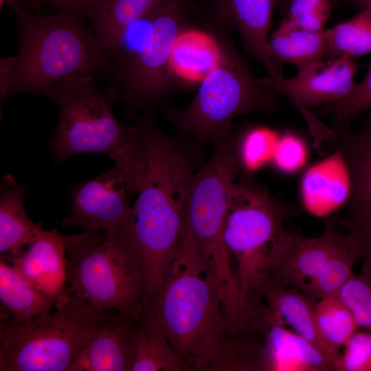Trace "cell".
<instances>
[{"instance_id": "6da1fadb", "label": "cell", "mask_w": 371, "mask_h": 371, "mask_svg": "<svg viewBox=\"0 0 371 371\" xmlns=\"http://www.w3.org/2000/svg\"><path fill=\"white\" fill-rule=\"evenodd\" d=\"M135 125L143 144L144 169L126 225L142 264L146 292L153 295L177 255L189 185L204 161L195 142L163 132L152 111Z\"/></svg>"}, {"instance_id": "7a4b0ae2", "label": "cell", "mask_w": 371, "mask_h": 371, "mask_svg": "<svg viewBox=\"0 0 371 371\" xmlns=\"http://www.w3.org/2000/svg\"><path fill=\"white\" fill-rule=\"evenodd\" d=\"M223 304L220 286L185 221L176 258L148 309L191 370H207L221 339L233 330Z\"/></svg>"}, {"instance_id": "3957f363", "label": "cell", "mask_w": 371, "mask_h": 371, "mask_svg": "<svg viewBox=\"0 0 371 371\" xmlns=\"http://www.w3.org/2000/svg\"><path fill=\"white\" fill-rule=\"evenodd\" d=\"M49 98L60 107V116L49 150L63 162L82 153L109 155L139 188L144 169V152L135 125L120 122L113 112L119 99L110 87L103 90L92 74L66 78Z\"/></svg>"}, {"instance_id": "277c9868", "label": "cell", "mask_w": 371, "mask_h": 371, "mask_svg": "<svg viewBox=\"0 0 371 371\" xmlns=\"http://www.w3.org/2000/svg\"><path fill=\"white\" fill-rule=\"evenodd\" d=\"M19 49L12 95L30 92L49 97L66 78L93 74L98 54L94 32L82 11L65 8L43 15L16 4Z\"/></svg>"}, {"instance_id": "5b68a950", "label": "cell", "mask_w": 371, "mask_h": 371, "mask_svg": "<svg viewBox=\"0 0 371 371\" xmlns=\"http://www.w3.org/2000/svg\"><path fill=\"white\" fill-rule=\"evenodd\" d=\"M240 171L233 135L215 144L210 159L192 178L185 211V221L220 286L224 313L232 324L242 320L243 311L224 233L232 189Z\"/></svg>"}, {"instance_id": "8992f818", "label": "cell", "mask_w": 371, "mask_h": 371, "mask_svg": "<svg viewBox=\"0 0 371 371\" xmlns=\"http://www.w3.org/2000/svg\"><path fill=\"white\" fill-rule=\"evenodd\" d=\"M67 282L91 306L139 320L146 311L142 262L126 225L109 232L85 231L67 253Z\"/></svg>"}, {"instance_id": "52a82bcc", "label": "cell", "mask_w": 371, "mask_h": 371, "mask_svg": "<svg viewBox=\"0 0 371 371\" xmlns=\"http://www.w3.org/2000/svg\"><path fill=\"white\" fill-rule=\"evenodd\" d=\"M117 311L100 310L74 293L54 311L0 324V371H68L80 348Z\"/></svg>"}, {"instance_id": "ba28073f", "label": "cell", "mask_w": 371, "mask_h": 371, "mask_svg": "<svg viewBox=\"0 0 371 371\" xmlns=\"http://www.w3.org/2000/svg\"><path fill=\"white\" fill-rule=\"evenodd\" d=\"M221 44V59L202 78L194 99L182 109L166 112L183 137L215 144L232 136L237 116L276 107V93L266 80L256 78L245 58L225 41Z\"/></svg>"}, {"instance_id": "9c48e42d", "label": "cell", "mask_w": 371, "mask_h": 371, "mask_svg": "<svg viewBox=\"0 0 371 371\" xmlns=\"http://www.w3.org/2000/svg\"><path fill=\"white\" fill-rule=\"evenodd\" d=\"M188 28L183 0H164L154 12L150 32L138 49L101 71L124 100L129 115L152 111L167 99L175 80L172 52Z\"/></svg>"}, {"instance_id": "30bf717a", "label": "cell", "mask_w": 371, "mask_h": 371, "mask_svg": "<svg viewBox=\"0 0 371 371\" xmlns=\"http://www.w3.org/2000/svg\"><path fill=\"white\" fill-rule=\"evenodd\" d=\"M295 212V206L280 202L250 177L244 176L234 186L224 237L238 264L241 306L247 320L246 306L254 284L284 230V222Z\"/></svg>"}, {"instance_id": "8fae6325", "label": "cell", "mask_w": 371, "mask_h": 371, "mask_svg": "<svg viewBox=\"0 0 371 371\" xmlns=\"http://www.w3.org/2000/svg\"><path fill=\"white\" fill-rule=\"evenodd\" d=\"M136 188L118 166L98 177L76 186L69 194L71 212L62 227L79 226L85 231L109 232L126 225L131 198Z\"/></svg>"}, {"instance_id": "7c38bea8", "label": "cell", "mask_w": 371, "mask_h": 371, "mask_svg": "<svg viewBox=\"0 0 371 371\" xmlns=\"http://www.w3.org/2000/svg\"><path fill=\"white\" fill-rule=\"evenodd\" d=\"M358 69L355 59H330L314 69L290 78H282L273 87V91L276 93H284L301 112L319 146L324 142L334 140L337 136L333 130L321 123L308 109L347 98L355 87V76Z\"/></svg>"}, {"instance_id": "4fadbf2b", "label": "cell", "mask_w": 371, "mask_h": 371, "mask_svg": "<svg viewBox=\"0 0 371 371\" xmlns=\"http://www.w3.org/2000/svg\"><path fill=\"white\" fill-rule=\"evenodd\" d=\"M350 240L333 226L315 238L293 236L284 229L267 256L264 274L278 287L300 289Z\"/></svg>"}, {"instance_id": "5bb4252c", "label": "cell", "mask_w": 371, "mask_h": 371, "mask_svg": "<svg viewBox=\"0 0 371 371\" xmlns=\"http://www.w3.org/2000/svg\"><path fill=\"white\" fill-rule=\"evenodd\" d=\"M67 239L66 235L45 230L27 250L5 260L32 286L51 298L55 308L67 303L74 294L72 289L67 286Z\"/></svg>"}, {"instance_id": "9a60e30c", "label": "cell", "mask_w": 371, "mask_h": 371, "mask_svg": "<svg viewBox=\"0 0 371 371\" xmlns=\"http://www.w3.org/2000/svg\"><path fill=\"white\" fill-rule=\"evenodd\" d=\"M137 320L116 311L80 348L68 371H131Z\"/></svg>"}, {"instance_id": "2e32d148", "label": "cell", "mask_w": 371, "mask_h": 371, "mask_svg": "<svg viewBox=\"0 0 371 371\" xmlns=\"http://www.w3.org/2000/svg\"><path fill=\"white\" fill-rule=\"evenodd\" d=\"M250 323L265 339L271 370H333L332 364L320 350L286 329L282 320L265 304L254 311Z\"/></svg>"}, {"instance_id": "e0dca14e", "label": "cell", "mask_w": 371, "mask_h": 371, "mask_svg": "<svg viewBox=\"0 0 371 371\" xmlns=\"http://www.w3.org/2000/svg\"><path fill=\"white\" fill-rule=\"evenodd\" d=\"M251 295L261 298L284 324L290 326L295 333L320 350L332 364L333 370H336L341 354L321 334L317 322L315 303L297 288L274 285L264 273L254 284Z\"/></svg>"}, {"instance_id": "ac0fdd59", "label": "cell", "mask_w": 371, "mask_h": 371, "mask_svg": "<svg viewBox=\"0 0 371 371\" xmlns=\"http://www.w3.org/2000/svg\"><path fill=\"white\" fill-rule=\"evenodd\" d=\"M223 16L234 23L247 52L260 60L269 74L271 85L282 78L266 54L276 0H214Z\"/></svg>"}, {"instance_id": "d6986e66", "label": "cell", "mask_w": 371, "mask_h": 371, "mask_svg": "<svg viewBox=\"0 0 371 371\" xmlns=\"http://www.w3.org/2000/svg\"><path fill=\"white\" fill-rule=\"evenodd\" d=\"M300 191L304 207L317 216H326L348 201L350 179L339 150L306 170Z\"/></svg>"}, {"instance_id": "ffe728a7", "label": "cell", "mask_w": 371, "mask_h": 371, "mask_svg": "<svg viewBox=\"0 0 371 371\" xmlns=\"http://www.w3.org/2000/svg\"><path fill=\"white\" fill-rule=\"evenodd\" d=\"M326 30L315 32L300 28L284 19L269 37L266 54L273 63L291 64L297 74L320 66L326 54Z\"/></svg>"}, {"instance_id": "44dd1931", "label": "cell", "mask_w": 371, "mask_h": 371, "mask_svg": "<svg viewBox=\"0 0 371 371\" xmlns=\"http://www.w3.org/2000/svg\"><path fill=\"white\" fill-rule=\"evenodd\" d=\"M164 0H92L85 10L97 52L109 45L128 25L154 12Z\"/></svg>"}, {"instance_id": "7402d4cb", "label": "cell", "mask_w": 371, "mask_h": 371, "mask_svg": "<svg viewBox=\"0 0 371 371\" xmlns=\"http://www.w3.org/2000/svg\"><path fill=\"white\" fill-rule=\"evenodd\" d=\"M339 150L346 164L350 183L348 209L371 205V120L359 131L350 133L339 127Z\"/></svg>"}, {"instance_id": "603a6c76", "label": "cell", "mask_w": 371, "mask_h": 371, "mask_svg": "<svg viewBox=\"0 0 371 371\" xmlns=\"http://www.w3.org/2000/svg\"><path fill=\"white\" fill-rule=\"evenodd\" d=\"M23 183L3 189L0 197V254L5 260L18 255L45 232L27 216Z\"/></svg>"}, {"instance_id": "cb8c5ba5", "label": "cell", "mask_w": 371, "mask_h": 371, "mask_svg": "<svg viewBox=\"0 0 371 371\" xmlns=\"http://www.w3.org/2000/svg\"><path fill=\"white\" fill-rule=\"evenodd\" d=\"M191 370L172 347L150 309L137 322L135 357L131 371Z\"/></svg>"}, {"instance_id": "d4e9b609", "label": "cell", "mask_w": 371, "mask_h": 371, "mask_svg": "<svg viewBox=\"0 0 371 371\" xmlns=\"http://www.w3.org/2000/svg\"><path fill=\"white\" fill-rule=\"evenodd\" d=\"M0 300L12 314L11 323L25 322L51 310L54 301L27 282L5 260L0 259Z\"/></svg>"}, {"instance_id": "484cf974", "label": "cell", "mask_w": 371, "mask_h": 371, "mask_svg": "<svg viewBox=\"0 0 371 371\" xmlns=\"http://www.w3.org/2000/svg\"><path fill=\"white\" fill-rule=\"evenodd\" d=\"M207 370H271L265 344L251 333L230 330L221 339Z\"/></svg>"}, {"instance_id": "4316f807", "label": "cell", "mask_w": 371, "mask_h": 371, "mask_svg": "<svg viewBox=\"0 0 371 371\" xmlns=\"http://www.w3.org/2000/svg\"><path fill=\"white\" fill-rule=\"evenodd\" d=\"M184 31L172 52L173 69L195 74L203 78L219 63L222 56L221 39L198 32Z\"/></svg>"}, {"instance_id": "83f0119b", "label": "cell", "mask_w": 371, "mask_h": 371, "mask_svg": "<svg viewBox=\"0 0 371 371\" xmlns=\"http://www.w3.org/2000/svg\"><path fill=\"white\" fill-rule=\"evenodd\" d=\"M371 54V12L359 11L352 18L326 30V56L330 59Z\"/></svg>"}, {"instance_id": "f1b7e54d", "label": "cell", "mask_w": 371, "mask_h": 371, "mask_svg": "<svg viewBox=\"0 0 371 371\" xmlns=\"http://www.w3.org/2000/svg\"><path fill=\"white\" fill-rule=\"evenodd\" d=\"M357 260V251L351 238L350 242L333 255L320 271L300 290L314 303L326 297L337 295L352 275V267Z\"/></svg>"}, {"instance_id": "f546056e", "label": "cell", "mask_w": 371, "mask_h": 371, "mask_svg": "<svg viewBox=\"0 0 371 371\" xmlns=\"http://www.w3.org/2000/svg\"><path fill=\"white\" fill-rule=\"evenodd\" d=\"M317 322L325 340L339 350L359 328L347 306L338 295H332L315 302Z\"/></svg>"}, {"instance_id": "4dcf8cb0", "label": "cell", "mask_w": 371, "mask_h": 371, "mask_svg": "<svg viewBox=\"0 0 371 371\" xmlns=\"http://www.w3.org/2000/svg\"><path fill=\"white\" fill-rule=\"evenodd\" d=\"M278 137L263 127L252 128L236 140V150L241 170L251 174L271 161Z\"/></svg>"}, {"instance_id": "1f68e13d", "label": "cell", "mask_w": 371, "mask_h": 371, "mask_svg": "<svg viewBox=\"0 0 371 371\" xmlns=\"http://www.w3.org/2000/svg\"><path fill=\"white\" fill-rule=\"evenodd\" d=\"M337 295L350 310L359 327L371 333V271L353 273Z\"/></svg>"}, {"instance_id": "d6a6232c", "label": "cell", "mask_w": 371, "mask_h": 371, "mask_svg": "<svg viewBox=\"0 0 371 371\" xmlns=\"http://www.w3.org/2000/svg\"><path fill=\"white\" fill-rule=\"evenodd\" d=\"M334 0H290L284 19L304 30H325Z\"/></svg>"}, {"instance_id": "836d02e7", "label": "cell", "mask_w": 371, "mask_h": 371, "mask_svg": "<svg viewBox=\"0 0 371 371\" xmlns=\"http://www.w3.org/2000/svg\"><path fill=\"white\" fill-rule=\"evenodd\" d=\"M342 225L355 244L361 271H371V205L348 209Z\"/></svg>"}, {"instance_id": "e575fe53", "label": "cell", "mask_w": 371, "mask_h": 371, "mask_svg": "<svg viewBox=\"0 0 371 371\" xmlns=\"http://www.w3.org/2000/svg\"><path fill=\"white\" fill-rule=\"evenodd\" d=\"M371 108V62L364 78L355 85L352 93L346 98L324 105L322 113H333L340 125L349 122L361 111Z\"/></svg>"}, {"instance_id": "d590c367", "label": "cell", "mask_w": 371, "mask_h": 371, "mask_svg": "<svg viewBox=\"0 0 371 371\" xmlns=\"http://www.w3.org/2000/svg\"><path fill=\"white\" fill-rule=\"evenodd\" d=\"M307 156L304 142L298 136L286 133L278 137L271 162L280 172L292 174L306 164Z\"/></svg>"}, {"instance_id": "8d00e7d4", "label": "cell", "mask_w": 371, "mask_h": 371, "mask_svg": "<svg viewBox=\"0 0 371 371\" xmlns=\"http://www.w3.org/2000/svg\"><path fill=\"white\" fill-rule=\"evenodd\" d=\"M336 371H371V333L357 331L344 345Z\"/></svg>"}, {"instance_id": "74e56055", "label": "cell", "mask_w": 371, "mask_h": 371, "mask_svg": "<svg viewBox=\"0 0 371 371\" xmlns=\"http://www.w3.org/2000/svg\"><path fill=\"white\" fill-rule=\"evenodd\" d=\"M16 65V56H5L0 58V102L1 109L12 95L13 71Z\"/></svg>"}, {"instance_id": "f35d334b", "label": "cell", "mask_w": 371, "mask_h": 371, "mask_svg": "<svg viewBox=\"0 0 371 371\" xmlns=\"http://www.w3.org/2000/svg\"><path fill=\"white\" fill-rule=\"evenodd\" d=\"M92 0H45L52 6L58 10L69 8L85 12Z\"/></svg>"}, {"instance_id": "ab89813d", "label": "cell", "mask_w": 371, "mask_h": 371, "mask_svg": "<svg viewBox=\"0 0 371 371\" xmlns=\"http://www.w3.org/2000/svg\"><path fill=\"white\" fill-rule=\"evenodd\" d=\"M354 4L359 11H370L371 12V0H348Z\"/></svg>"}, {"instance_id": "60d3db41", "label": "cell", "mask_w": 371, "mask_h": 371, "mask_svg": "<svg viewBox=\"0 0 371 371\" xmlns=\"http://www.w3.org/2000/svg\"><path fill=\"white\" fill-rule=\"evenodd\" d=\"M290 0H276V5L278 6L280 13L284 14Z\"/></svg>"}, {"instance_id": "b9f144b4", "label": "cell", "mask_w": 371, "mask_h": 371, "mask_svg": "<svg viewBox=\"0 0 371 371\" xmlns=\"http://www.w3.org/2000/svg\"><path fill=\"white\" fill-rule=\"evenodd\" d=\"M28 1L32 6L36 7L38 6L42 1H45V0H25Z\"/></svg>"}]
</instances>
